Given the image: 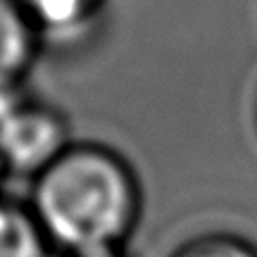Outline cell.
Returning a JSON list of instances; mask_svg holds the SVG:
<instances>
[{
	"label": "cell",
	"mask_w": 257,
	"mask_h": 257,
	"mask_svg": "<svg viewBox=\"0 0 257 257\" xmlns=\"http://www.w3.org/2000/svg\"><path fill=\"white\" fill-rule=\"evenodd\" d=\"M27 205L53 252L64 257L126 248L143 217V184L119 150L74 141L29 181Z\"/></svg>",
	"instance_id": "cell-1"
},
{
	"label": "cell",
	"mask_w": 257,
	"mask_h": 257,
	"mask_svg": "<svg viewBox=\"0 0 257 257\" xmlns=\"http://www.w3.org/2000/svg\"><path fill=\"white\" fill-rule=\"evenodd\" d=\"M72 143L67 114L29 91L0 117V165L5 176L34 181Z\"/></svg>",
	"instance_id": "cell-2"
},
{
	"label": "cell",
	"mask_w": 257,
	"mask_h": 257,
	"mask_svg": "<svg viewBox=\"0 0 257 257\" xmlns=\"http://www.w3.org/2000/svg\"><path fill=\"white\" fill-rule=\"evenodd\" d=\"M43 50V36L22 3L0 0V88L27 86Z\"/></svg>",
	"instance_id": "cell-3"
},
{
	"label": "cell",
	"mask_w": 257,
	"mask_h": 257,
	"mask_svg": "<svg viewBox=\"0 0 257 257\" xmlns=\"http://www.w3.org/2000/svg\"><path fill=\"white\" fill-rule=\"evenodd\" d=\"M43 36L46 50L67 46L91 34L107 8V0H19Z\"/></svg>",
	"instance_id": "cell-4"
},
{
	"label": "cell",
	"mask_w": 257,
	"mask_h": 257,
	"mask_svg": "<svg viewBox=\"0 0 257 257\" xmlns=\"http://www.w3.org/2000/svg\"><path fill=\"white\" fill-rule=\"evenodd\" d=\"M53 248L27 202L0 193V257H50Z\"/></svg>",
	"instance_id": "cell-5"
},
{
	"label": "cell",
	"mask_w": 257,
	"mask_h": 257,
	"mask_svg": "<svg viewBox=\"0 0 257 257\" xmlns=\"http://www.w3.org/2000/svg\"><path fill=\"white\" fill-rule=\"evenodd\" d=\"M169 257H257V245L229 231H210L188 238Z\"/></svg>",
	"instance_id": "cell-6"
},
{
	"label": "cell",
	"mask_w": 257,
	"mask_h": 257,
	"mask_svg": "<svg viewBox=\"0 0 257 257\" xmlns=\"http://www.w3.org/2000/svg\"><path fill=\"white\" fill-rule=\"evenodd\" d=\"M74 257H131L126 248L119 250H98V252H86V255H74Z\"/></svg>",
	"instance_id": "cell-7"
},
{
	"label": "cell",
	"mask_w": 257,
	"mask_h": 257,
	"mask_svg": "<svg viewBox=\"0 0 257 257\" xmlns=\"http://www.w3.org/2000/svg\"><path fill=\"white\" fill-rule=\"evenodd\" d=\"M3 179H8V176H5V169H3V165H0V184H3Z\"/></svg>",
	"instance_id": "cell-8"
}]
</instances>
